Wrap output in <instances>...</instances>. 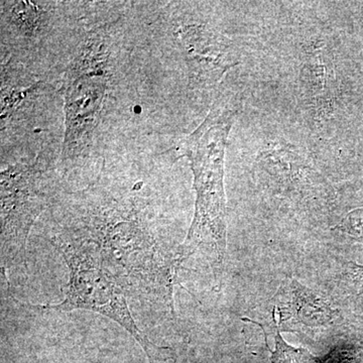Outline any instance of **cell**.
Wrapping results in <instances>:
<instances>
[{
    "label": "cell",
    "instance_id": "cell-1",
    "mask_svg": "<svg viewBox=\"0 0 363 363\" xmlns=\"http://www.w3.org/2000/svg\"><path fill=\"white\" fill-rule=\"evenodd\" d=\"M121 14L92 26L83 38L62 78L64 130L62 174L101 156L105 136L119 109L130 104L133 30Z\"/></svg>",
    "mask_w": 363,
    "mask_h": 363
},
{
    "label": "cell",
    "instance_id": "cell-2",
    "mask_svg": "<svg viewBox=\"0 0 363 363\" xmlns=\"http://www.w3.org/2000/svg\"><path fill=\"white\" fill-rule=\"evenodd\" d=\"M74 200L64 225L90 240L105 271L128 296L164 303L174 311L180 267L160 252L142 199L111 194L96 180Z\"/></svg>",
    "mask_w": 363,
    "mask_h": 363
},
{
    "label": "cell",
    "instance_id": "cell-3",
    "mask_svg": "<svg viewBox=\"0 0 363 363\" xmlns=\"http://www.w3.org/2000/svg\"><path fill=\"white\" fill-rule=\"evenodd\" d=\"M238 108L236 95L220 93L201 125L186 138L182 147L183 156L190 160L194 174L196 204L187 238L176 253L179 267L205 245L211 248L216 274L223 269L227 243L224 156Z\"/></svg>",
    "mask_w": 363,
    "mask_h": 363
},
{
    "label": "cell",
    "instance_id": "cell-4",
    "mask_svg": "<svg viewBox=\"0 0 363 363\" xmlns=\"http://www.w3.org/2000/svg\"><path fill=\"white\" fill-rule=\"evenodd\" d=\"M88 4L1 1V56L48 80L64 76L72 57L58 43H63L61 38L77 45L82 42L90 30L83 13Z\"/></svg>",
    "mask_w": 363,
    "mask_h": 363
},
{
    "label": "cell",
    "instance_id": "cell-5",
    "mask_svg": "<svg viewBox=\"0 0 363 363\" xmlns=\"http://www.w3.org/2000/svg\"><path fill=\"white\" fill-rule=\"evenodd\" d=\"M51 242L69 269L66 297L55 306H28L59 312L88 310L99 313L125 329L142 346L150 363L172 360L171 350L157 346L140 330L128 307V293L105 271L96 250L87 238L62 225L58 233L52 236Z\"/></svg>",
    "mask_w": 363,
    "mask_h": 363
},
{
    "label": "cell",
    "instance_id": "cell-6",
    "mask_svg": "<svg viewBox=\"0 0 363 363\" xmlns=\"http://www.w3.org/2000/svg\"><path fill=\"white\" fill-rule=\"evenodd\" d=\"M61 174L39 154L13 162L0 175L2 272L14 264H26L30 229L58 194Z\"/></svg>",
    "mask_w": 363,
    "mask_h": 363
},
{
    "label": "cell",
    "instance_id": "cell-7",
    "mask_svg": "<svg viewBox=\"0 0 363 363\" xmlns=\"http://www.w3.org/2000/svg\"><path fill=\"white\" fill-rule=\"evenodd\" d=\"M57 92L55 81L32 73L26 67L6 60L1 63V145L13 136L32 130V116L44 111Z\"/></svg>",
    "mask_w": 363,
    "mask_h": 363
},
{
    "label": "cell",
    "instance_id": "cell-8",
    "mask_svg": "<svg viewBox=\"0 0 363 363\" xmlns=\"http://www.w3.org/2000/svg\"><path fill=\"white\" fill-rule=\"evenodd\" d=\"M174 28L192 80L198 84H216L227 70L238 64L231 55L229 40L207 26L179 23Z\"/></svg>",
    "mask_w": 363,
    "mask_h": 363
},
{
    "label": "cell",
    "instance_id": "cell-9",
    "mask_svg": "<svg viewBox=\"0 0 363 363\" xmlns=\"http://www.w3.org/2000/svg\"><path fill=\"white\" fill-rule=\"evenodd\" d=\"M288 294L290 318L308 326H321L330 322L333 311L329 305L296 279L291 281Z\"/></svg>",
    "mask_w": 363,
    "mask_h": 363
},
{
    "label": "cell",
    "instance_id": "cell-10",
    "mask_svg": "<svg viewBox=\"0 0 363 363\" xmlns=\"http://www.w3.org/2000/svg\"><path fill=\"white\" fill-rule=\"evenodd\" d=\"M304 83L317 104L327 105L330 93V68L321 48L312 50L304 66Z\"/></svg>",
    "mask_w": 363,
    "mask_h": 363
},
{
    "label": "cell",
    "instance_id": "cell-11",
    "mask_svg": "<svg viewBox=\"0 0 363 363\" xmlns=\"http://www.w3.org/2000/svg\"><path fill=\"white\" fill-rule=\"evenodd\" d=\"M305 350H298L286 344L279 331L276 335V350L272 353V363H301L304 358Z\"/></svg>",
    "mask_w": 363,
    "mask_h": 363
}]
</instances>
